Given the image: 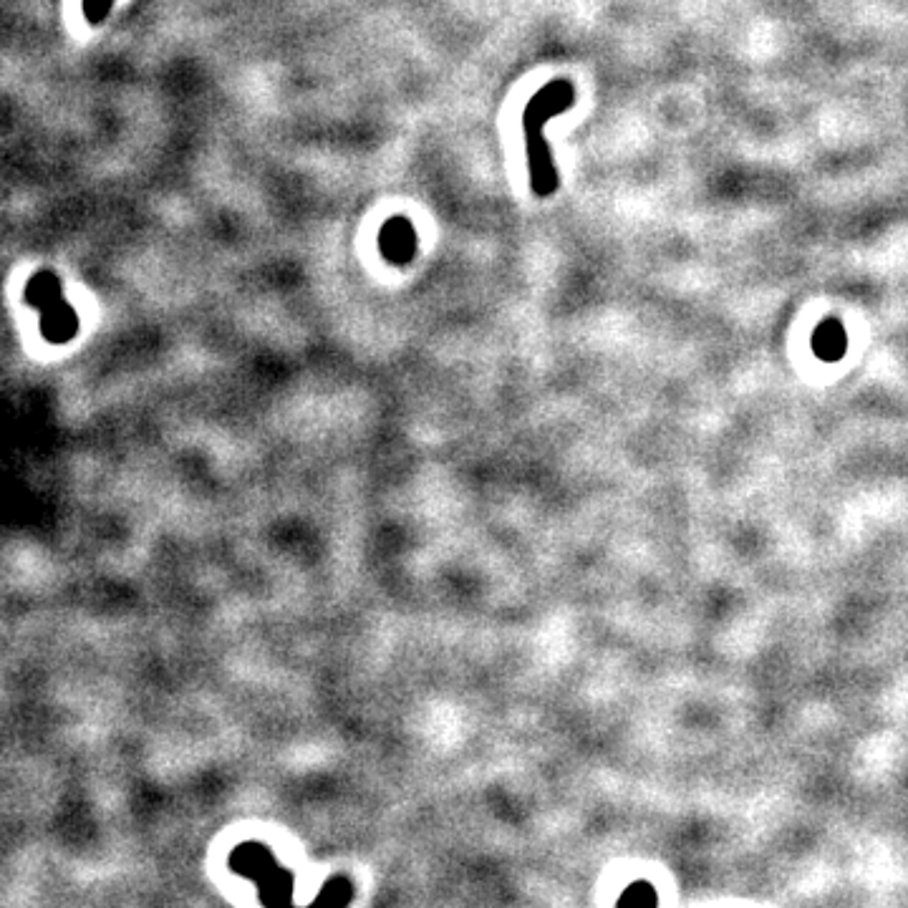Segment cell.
Returning a JSON list of instances; mask_svg holds the SVG:
<instances>
[{"label":"cell","instance_id":"cell-1","mask_svg":"<svg viewBox=\"0 0 908 908\" xmlns=\"http://www.w3.org/2000/svg\"><path fill=\"white\" fill-rule=\"evenodd\" d=\"M576 104V86L568 79H553L545 84L523 111L525 147H528L530 187L538 197H550L558 190V169H555L553 152L545 142V124Z\"/></svg>","mask_w":908,"mask_h":908},{"label":"cell","instance_id":"cell-2","mask_svg":"<svg viewBox=\"0 0 908 908\" xmlns=\"http://www.w3.org/2000/svg\"><path fill=\"white\" fill-rule=\"evenodd\" d=\"M381 253L391 260V263H409L417 253V235L414 227L407 217H391L379 235Z\"/></svg>","mask_w":908,"mask_h":908},{"label":"cell","instance_id":"cell-3","mask_svg":"<svg viewBox=\"0 0 908 908\" xmlns=\"http://www.w3.org/2000/svg\"><path fill=\"white\" fill-rule=\"evenodd\" d=\"M111 3H114V0H84L86 21H89L91 26H96V23L104 21V18L109 16Z\"/></svg>","mask_w":908,"mask_h":908}]
</instances>
